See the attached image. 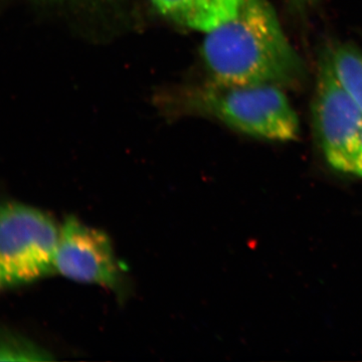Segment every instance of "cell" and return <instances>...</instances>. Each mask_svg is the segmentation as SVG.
<instances>
[{"label": "cell", "instance_id": "cell-6", "mask_svg": "<svg viewBox=\"0 0 362 362\" xmlns=\"http://www.w3.org/2000/svg\"><path fill=\"white\" fill-rule=\"evenodd\" d=\"M164 18L207 33L233 20L249 0H151Z\"/></svg>", "mask_w": 362, "mask_h": 362}, {"label": "cell", "instance_id": "cell-8", "mask_svg": "<svg viewBox=\"0 0 362 362\" xmlns=\"http://www.w3.org/2000/svg\"><path fill=\"white\" fill-rule=\"evenodd\" d=\"M49 357L33 342L16 333L0 330V361H47Z\"/></svg>", "mask_w": 362, "mask_h": 362}, {"label": "cell", "instance_id": "cell-7", "mask_svg": "<svg viewBox=\"0 0 362 362\" xmlns=\"http://www.w3.org/2000/svg\"><path fill=\"white\" fill-rule=\"evenodd\" d=\"M328 57L340 84L362 112V49L354 45H338Z\"/></svg>", "mask_w": 362, "mask_h": 362}, {"label": "cell", "instance_id": "cell-2", "mask_svg": "<svg viewBox=\"0 0 362 362\" xmlns=\"http://www.w3.org/2000/svg\"><path fill=\"white\" fill-rule=\"evenodd\" d=\"M59 237L44 211L21 202L0 204V291L54 273Z\"/></svg>", "mask_w": 362, "mask_h": 362}, {"label": "cell", "instance_id": "cell-3", "mask_svg": "<svg viewBox=\"0 0 362 362\" xmlns=\"http://www.w3.org/2000/svg\"><path fill=\"white\" fill-rule=\"evenodd\" d=\"M201 97L206 111L233 129L271 141L299 138V117L280 86L214 84Z\"/></svg>", "mask_w": 362, "mask_h": 362}, {"label": "cell", "instance_id": "cell-9", "mask_svg": "<svg viewBox=\"0 0 362 362\" xmlns=\"http://www.w3.org/2000/svg\"><path fill=\"white\" fill-rule=\"evenodd\" d=\"M350 175L358 176L362 178V135L361 142H359L358 148L356 150V156L352 162L351 170Z\"/></svg>", "mask_w": 362, "mask_h": 362}, {"label": "cell", "instance_id": "cell-5", "mask_svg": "<svg viewBox=\"0 0 362 362\" xmlns=\"http://www.w3.org/2000/svg\"><path fill=\"white\" fill-rule=\"evenodd\" d=\"M57 273L70 280L116 289L122 282V267L108 235L70 216L59 228Z\"/></svg>", "mask_w": 362, "mask_h": 362}, {"label": "cell", "instance_id": "cell-10", "mask_svg": "<svg viewBox=\"0 0 362 362\" xmlns=\"http://www.w3.org/2000/svg\"><path fill=\"white\" fill-rule=\"evenodd\" d=\"M297 4H302V6H309V4H313L315 0H295Z\"/></svg>", "mask_w": 362, "mask_h": 362}, {"label": "cell", "instance_id": "cell-4", "mask_svg": "<svg viewBox=\"0 0 362 362\" xmlns=\"http://www.w3.org/2000/svg\"><path fill=\"white\" fill-rule=\"evenodd\" d=\"M314 121L324 157L331 168L350 173L362 135V112L322 58L317 77Z\"/></svg>", "mask_w": 362, "mask_h": 362}, {"label": "cell", "instance_id": "cell-1", "mask_svg": "<svg viewBox=\"0 0 362 362\" xmlns=\"http://www.w3.org/2000/svg\"><path fill=\"white\" fill-rule=\"evenodd\" d=\"M204 63L214 84L297 87L305 68L269 0H249L233 20L206 33Z\"/></svg>", "mask_w": 362, "mask_h": 362}]
</instances>
